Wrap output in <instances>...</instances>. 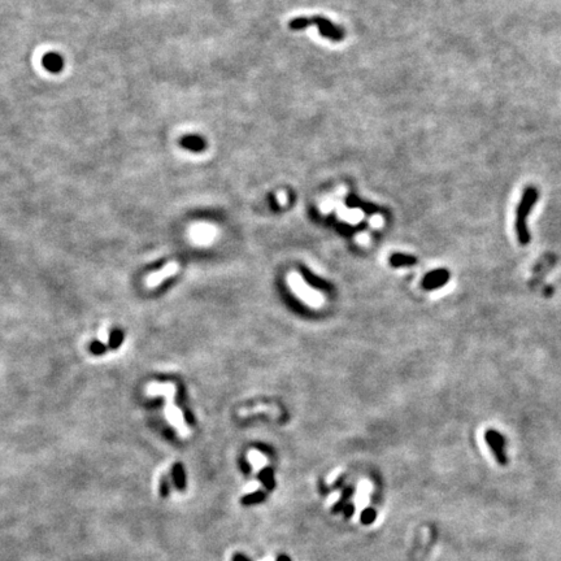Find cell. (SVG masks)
Here are the masks:
<instances>
[{"instance_id":"cell-12","label":"cell","mask_w":561,"mask_h":561,"mask_svg":"<svg viewBox=\"0 0 561 561\" xmlns=\"http://www.w3.org/2000/svg\"><path fill=\"white\" fill-rule=\"evenodd\" d=\"M352 494H353V490L351 489V487H347V489H344L343 495L340 496L339 502H337L335 504H334L333 509H331V513H339V512H343L344 507L348 504V503H347V500H348V498H350Z\"/></svg>"},{"instance_id":"cell-14","label":"cell","mask_w":561,"mask_h":561,"mask_svg":"<svg viewBox=\"0 0 561 561\" xmlns=\"http://www.w3.org/2000/svg\"><path fill=\"white\" fill-rule=\"evenodd\" d=\"M413 263H415V259L408 258V256H404V255H400V254L394 255L393 258H391V264L396 265V267L403 264H413Z\"/></svg>"},{"instance_id":"cell-9","label":"cell","mask_w":561,"mask_h":561,"mask_svg":"<svg viewBox=\"0 0 561 561\" xmlns=\"http://www.w3.org/2000/svg\"><path fill=\"white\" fill-rule=\"evenodd\" d=\"M265 499H267V494L264 491L259 490V491L251 492V494H247V495L243 496L241 499V504L245 505V507H250V505L260 504V503L265 502Z\"/></svg>"},{"instance_id":"cell-1","label":"cell","mask_w":561,"mask_h":561,"mask_svg":"<svg viewBox=\"0 0 561 561\" xmlns=\"http://www.w3.org/2000/svg\"><path fill=\"white\" fill-rule=\"evenodd\" d=\"M147 394L149 396L160 395L165 398V417L168 420V422L178 431L182 438H186L190 434V429H188L187 423L185 422V417H183L182 411L173 402L175 394L174 385L173 383L152 382L147 386Z\"/></svg>"},{"instance_id":"cell-19","label":"cell","mask_w":561,"mask_h":561,"mask_svg":"<svg viewBox=\"0 0 561 561\" xmlns=\"http://www.w3.org/2000/svg\"><path fill=\"white\" fill-rule=\"evenodd\" d=\"M276 561H291V559L288 558L287 555H280Z\"/></svg>"},{"instance_id":"cell-16","label":"cell","mask_w":561,"mask_h":561,"mask_svg":"<svg viewBox=\"0 0 561 561\" xmlns=\"http://www.w3.org/2000/svg\"><path fill=\"white\" fill-rule=\"evenodd\" d=\"M353 513H355V505L348 503L343 509V516L346 518H351L353 516Z\"/></svg>"},{"instance_id":"cell-18","label":"cell","mask_w":561,"mask_h":561,"mask_svg":"<svg viewBox=\"0 0 561 561\" xmlns=\"http://www.w3.org/2000/svg\"><path fill=\"white\" fill-rule=\"evenodd\" d=\"M99 338L102 342H104V343H107L108 342V331L106 330V329H102L100 330V334H99Z\"/></svg>"},{"instance_id":"cell-8","label":"cell","mask_w":561,"mask_h":561,"mask_svg":"<svg viewBox=\"0 0 561 561\" xmlns=\"http://www.w3.org/2000/svg\"><path fill=\"white\" fill-rule=\"evenodd\" d=\"M173 482L178 491H183L186 489V475L181 464H175L173 468Z\"/></svg>"},{"instance_id":"cell-17","label":"cell","mask_w":561,"mask_h":561,"mask_svg":"<svg viewBox=\"0 0 561 561\" xmlns=\"http://www.w3.org/2000/svg\"><path fill=\"white\" fill-rule=\"evenodd\" d=\"M231 561H251V559H248L246 555L243 554H234L233 555V558H231Z\"/></svg>"},{"instance_id":"cell-3","label":"cell","mask_w":561,"mask_h":561,"mask_svg":"<svg viewBox=\"0 0 561 561\" xmlns=\"http://www.w3.org/2000/svg\"><path fill=\"white\" fill-rule=\"evenodd\" d=\"M308 25H317L320 34L327 39L334 40V42H340L342 39H344V30L340 29L339 26L331 23L327 18H322L320 16H314L312 18H307V17H297L294 18L288 23L290 29L292 30H299L307 27Z\"/></svg>"},{"instance_id":"cell-10","label":"cell","mask_w":561,"mask_h":561,"mask_svg":"<svg viewBox=\"0 0 561 561\" xmlns=\"http://www.w3.org/2000/svg\"><path fill=\"white\" fill-rule=\"evenodd\" d=\"M259 479L264 485L268 491H273L276 487V481H274V473L271 468H264L259 473Z\"/></svg>"},{"instance_id":"cell-11","label":"cell","mask_w":561,"mask_h":561,"mask_svg":"<svg viewBox=\"0 0 561 561\" xmlns=\"http://www.w3.org/2000/svg\"><path fill=\"white\" fill-rule=\"evenodd\" d=\"M447 278L446 272H435L431 273L427 278H425V286L426 287H435L439 286L440 283H443Z\"/></svg>"},{"instance_id":"cell-6","label":"cell","mask_w":561,"mask_h":561,"mask_svg":"<svg viewBox=\"0 0 561 561\" xmlns=\"http://www.w3.org/2000/svg\"><path fill=\"white\" fill-rule=\"evenodd\" d=\"M181 145L188 151L200 152L205 148V142L198 136H187L181 139Z\"/></svg>"},{"instance_id":"cell-7","label":"cell","mask_w":561,"mask_h":561,"mask_svg":"<svg viewBox=\"0 0 561 561\" xmlns=\"http://www.w3.org/2000/svg\"><path fill=\"white\" fill-rule=\"evenodd\" d=\"M43 65L47 70H50L52 73H57L63 69L64 61L63 59L57 55V53H47L43 57Z\"/></svg>"},{"instance_id":"cell-2","label":"cell","mask_w":561,"mask_h":561,"mask_svg":"<svg viewBox=\"0 0 561 561\" xmlns=\"http://www.w3.org/2000/svg\"><path fill=\"white\" fill-rule=\"evenodd\" d=\"M538 190L534 186H528L522 194L521 202H520L517 211H516V234H517L518 242L521 245H528L530 242V233L528 230L526 218L530 215L533 207L538 200Z\"/></svg>"},{"instance_id":"cell-15","label":"cell","mask_w":561,"mask_h":561,"mask_svg":"<svg viewBox=\"0 0 561 561\" xmlns=\"http://www.w3.org/2000/svg\"><path fill=\"white\" fill-rule=\"evenodd\" d=\"M169 494H170V485H169L168 478L164 477V478L161 479V482H160V495H161L162 498H168Z\"/></svg>"},{"instance_id":"cell-13","label":"cell","mask_w":561,"mask_h":561,"mask_svg":"<svg viewBox=\"0 0 561 561\" xmlns=\"http://www.w3.org/2000/svg\"><path fill=\"white\" fill-rule=\"evenodd\" d=\"M361 522L364 525H370L376 521L377 518V512L373 508H365L361 512Z\"/></svg>"},{"instance_id":"cell-4","label":"cell","mask_w":561,"mask_h":561,"mask_svg":"<svg viewBox=\"0 0 561 561\" xmlns=\"http://www.w3.org/2000/svg\"><path fill=\"white\" fill-rule=\"evenodd\" d=\"M178 271H179L178 263L172 261V263L166 264L165 267L162 268V269H160L158 272L149 274L148 277L145 278V284H147V287L149 288L156 287V286H158V284L161 283L164 280H166V278L172 277V276L178 273Z\"/></svg>"},{"instance_id":"cell-5","label":"cell","mask_w":561,"mask_h":561,"mask_svg":"<svg viewBox=\"0 0 561 561\" xmlns=\"http://www.w3.org/2000/svg\"><path fill=\"white\" fill-rule=\"evenodd\" d=\"M486 442L489 443V446L491 447L496 460L503 465L507 464V457H505L504 453V438L499 432L490 430V431L486 432Z\"/></svg>"}]
</instances>
